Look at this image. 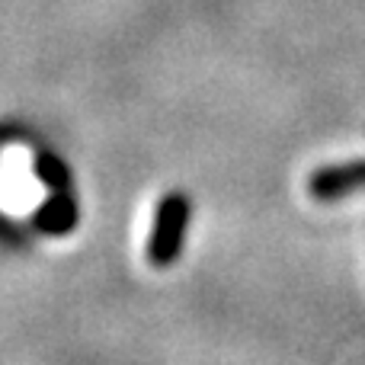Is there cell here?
Returning <instances> with one entry per match:
<instances>
[{"label": "cell", "instance_id": "cell-1", "mask_svg": "<svg viewBox=\"0 0 365 365\" xmlns=\"http://www.w3.org/2000/svg\"><path fill=\"white\" fill-rule=\"evenodd\" d=\"M189 218H192V202L186 192H167L154 208V225L148 234L145 257L154 269H167L180 259L182 244H186Z\"/></svg>", "mask_w": 365, "mask_h": 365}, {"label": "cell", "instance_id": "cell-2", "mask_svg": "<svg viewBox=\"0 0 365 365\" xmlns=\"http://www.w3.org/2000/svg\"><path fill=\"white\" fill-rule=\"evenodd\" d=\"M365 189V158L324 164L308 177V195L314 202H343Z\"/></svg>", "mask_w": 365, "mask_h": 365}]
</instances>
